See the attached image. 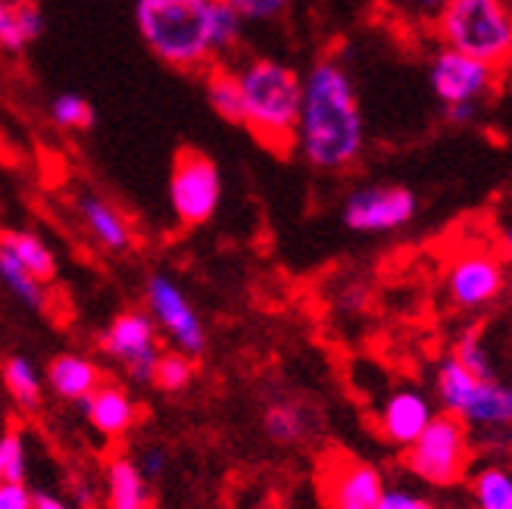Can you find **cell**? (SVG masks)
I'll return each instance as SVG.
<instances>
[{
	"label": "cell",
	"mask_w": 512,
	"mask_h": 509,
	"mask_svg": "<svg viewBox=\"0 0 512 509\" xmlns=\"http://www.w3.org/2000/svg\"><path fill=\"white\" fill-rule=\"evenodd\" d=\"M366 150L360 94L338 57H322L303 75V104L294 154L316 172H347Z\"/></svg>",
	"instance_id": "cell-1"
},
{
	"label": "cell",
	"mask_w": 512,
	"mask_h": 509,
	"mask_svg": "<svg viewBox=\"0 0 512 509\" xmlns=\"http://www.w3.org/2000/svg\"><path fill=\"white\" fill-rule=\"evenodd\" d=\"M244 94V129L278 157L294 154L303 75L272 57H253L238 66Z\"/></svg>",
	"instance_id": "cell-2"
},
{
	"label": "cell",
	"mask_w": 512,
	"mask_h": 509,
	"mask_svg": "<svg viewBox=\"0 0 512 509\" xmlns=\"http://www.w3.org/2000/svg\"><path fill=\"white\" fill-rule=\"evenodd\" d=\"M210 13L213 0H138L135 25L157 60L178 72H203L216 63Z\"/></svg>",
	"instance_id": "cell-3"
},
{
	"label": "cell",
	"mask_w": 512,
	"mask_h": 509,
	"mask_svg": "<svg viewBox=\"0 0 512 509\" xmlns=\"http://www.w3.org/2000/svg\"><path fill=\"white\" fill-rule=\"evenodd\" d=\"M434 394L441 413L488 438L512 435V385L497 378H478L447 353L434 369Z\"/></svg>",
	"instance_id": "cell-4"
},
{
	"label": "cell",
	"mask_w": 512,
	"mask_h": 509,
	"mask_svg": "<svg viewBox=\"0 0 512 509\" xmlns=\"http://www.w3.org/2000/svg\"><path fill=\"white\" fill-rule=\"evenodd\" d=\"M431 29L441 47L500 69L512 54V0H450Z\"/></svg>",
	"instance_id": "cell-5"
},
{
	"label": "cell",
	"mask_w": 512,
	"mask_h": 509,
	"mask_svg": "<svg viewBox=\"0 0 512 509\" xmlns=\"http://www.w3.org/2000/svg\"><path fill=\"white\" fill-rule=\"evenodd\" d=\"M472 460V431L447 413L434 416L422 435L400 450V466L428 488H456L469 478Z\"/></svg>",
	"instance_id": "cell-6"
},
{
	"label": "cell",
	"mask_w": 512,
	"mask_h": 509,
	"mask_svg": "<svg viewBox=\"0 0 512 509\" xmlns=\"http://www.w3.org/2000/svg\"><path fill=\"white\" fill-rule=\"evenodd\" d=\"M222 203L219 166L197 147H182L172 157L169 172V207L185 228L207 225Z\"/></svg>",
	"instance_id": "cell-7"
},
{
	"label": "cell",
	"mask_w": 512,
	"mask_h": 509,
	"mask_svg": "<svg viewBox=\"0 0 512 509\" xmlns=\"http://www.w3.org/2000/svg\"><path fill=\"white\" fill-rule=\"evenodd\" d=\"M144 310L157 325V332L172 344V350L191 356H203L207 350V325H203L191 297L172 275L153 272L144 282Z\"/></svg>",
	"instance_id": "cell-8"
},
{
	"label": "cell",
	"mask_w": 512,
	"mask_h": 509,
	"mask_svg": "<svg viewBox=\"0 0 512 509\" xmlns=\"http://www.w3.org/2000/svg\"><path fill=\"white\" fill-rule=\"evenodd\" d=\"M97 347L113 366H119L128 375V381H135V385H150L153 369H157L163 356L160 332H157V325H153V319L147 316V310L116 313L107 322L104 332H100Z\"/></svg>",
	"instance_id": "cell-9"
},
{
	"label": "cell",
	"mask_w": 512,
	"mask_h": 509,
	"mask_svg": "<svg viewBox=\"0 0 512 509\" xmlns=\"http://www.w3.org/2000/svg\"><path fill=\"white\" fill-rule=\"evenodd\" d=\"M384 475L347 450H328L316 469V491L325 509H378Z\"/></svg>",
	"instance_id": "cell-10"
},
{
	"label": "cell",
	"mask_w": 512,
	"mask_h": 509,
	"mask_svg": "<svg viewBox=\"0 0 512 509\" xmlns=\"http://www.w3.org/2000/svg\"><path fill=\"white\" fill-rule=\"evenodd\" d=\"M419 213V197L403 185H363L347 194L341 222L356 235L400 232Z\"/></svg>",
	"instance_id": "cell-11"
},
{
	"label": "cell",
	"mask_w": 512,
	"mask_h": 509,
	"mask_svg": "<svg viewBox=\"0 0 512 509\" xmlns=\"http://www.w3.org/2000/svg\"><path fill=\"white\" fill-rule=\"evenodd\" d=\"M428 85L434 97L447 107H481L484 97H491L500 85V69L481 63L459 50L441 47L428 63Z\"/></svg>",
	"instance_id": "cell-12"
},
{
	"label": "cell",
	"mask_w": 512,
	"mask_h": 509,
	"mask_svg": "<svg viewBox=\"0 0 512 509\" xmlns=\"http://www.w3.org/2000/svg\"><path fill=\"white\" fill-rule=\"evenodd\" d=\"M444 291L456 310H481L506 291V263L494 250L456 253L444 275Z\"/></svg>",
	"instance_id": "cell-13"
},
{
	"label": "cell",
	"mask_w": 512,
	"mask_h": 509,
	"mask_svg": "<svg viewBox=\"0 0 512 509\" xmlns=\"http://www.w3.org/2000/svg\"><path fill=\"white\" fill-rule=\"evenodd\" d=\"M434 416L438 410H434L428 394L419 388H397L384 397L378 410V435L397 450H406L431 425Z\"/></svg>",
	"instance_id": "cell-14"
},
{
	"label": "cell",
	"mask_w": 512,
	"mask_h": 509,
	"mask_svg": "<svg viewBox=\"0 0 512 509\" xmlns=\"http://www.w3.org/2000/svg\"><path fill=\"white\" fill-rule=\"evenodd\" d=\"M82 416L91 425L94 435L107 441H125L141 422V406L128 388L116 385V381H104V385L82 403Z\"/></svg>",
	"instance_id": "cell-15"
},
{
	"label": "cell",
	"mask_w": 512,
	"mask_h": 509,
	"mask_svg": "<svg viewBox=\"0 0 512 509\" xmlns=\"http://www.w3.org/2000/svg\"><path fill=\"white\" fill-rule=\"evenodd\" d=\"M75 213H79L85 232L97 247L107 253H128L135 247V228L125 219V213L104 194H79L75 200Z\"/></svg>",
	"instance_id": "cell-16"
},
{
	"label": "cell",
	"mask_w": 512,
	"mask_h": 509,
	"mask_svg": "<svg viewBox=\"0 0 512 509\" xmlns=\"http://www.w3.org/2000/svg\"><path fill=\"white\" fill-rule=\"evenodd\" d=\"M44 385L50 394L66 400V403H85L100 385H104V369L88 353L79 350H63L47 363Z\"/></svg>",
	"instance_id": "cell-17"
},
{
	"label": "cell",
	"mask_w": 512,
	"mask_h": 509,
	"mask_svg": "<svg viewBox=\"0 0 512 509\" xmlns=\"http://www.w3.org/2000/svg\"><path fill=\"white\" fill-rule=\"evenodd\" d=\"M104 506L107 509H153V491L144 472L128 453H113L104 466Z\"/></svg>",
	"instance_id": "cell-18"
},
{
	"label": "cell",
	"mask_w": 512,
	"mask_h": 509,
	"mask_svg": "<svg viewBox=\"0 0 512 509\" xmlns=\"http://www.w3.org/2000/svg\"><path fill=\"white\" fill-rule=\"evenodd\" d=\"M0 247H4L25 272H32L41 285H50L60 272L57 253L50 250L44 238L29 232V228H0Z\"/></svg>",
	"instance_id": "cell-19"
},
{
	"label": "cell",
	"mask_w": 512,
	"mask_h": 509,
	"mask_svg": "<svg viewBox=\"0 0 512 509\" xmlns=\"http://www.w3.org/2000/svg\"><path fill=\"white\" fill-rule=\"evenodd\" d=\"M263 431L278 447H300L313 431V416L297 400H272L263 410Z\"/></svg>",
	"instance_id": "cell-20"
},
{
	"label": "cell",
	"mask_w": 512,
	"mask_h": 509,
	"mask_svg": "<svg viewBox=\"0 0 512 509\" xmlns=\"http://www.w3.org/2000/svg\"><path fill=\"white\" fill-rule=\"evenodd\" d=\"M203 91H207V100L219 119L232 125H244V94H241V79L235 66L213 63L203 69Z\"/></svg>",
	"instance_id": "cell-21"
},
{
	"label": "cell",
	"mask_w": 512,
	"mask_h": 509,
	"mask_svg": "<svg viewBox=\"0 0 512 509\" xmlns=\"http://www.w3.org/2000/svg\"><path fill=\"white\" fill-rule=\"evenodd\" d=\"M0 381H4V391L10 394V400L22 413L41 410L44 375L38 372V366L32 360H25V356H7L4 366H0Z\"/></svg>",
	"instance_id": "cell-22"
},
{
	"label": "cell",
	"mask_w": 512,
	"mask_h": 509,
	"mask_svg": "<svg viewBox=\"0 0 512 509\" xmlns=\"http://www.w3.org/2000/svg\"><path fill=\"white\" fill-rule=\"evenodd\" d=\"M0 285H4L7 294H13L25 310H32V313L54 310V297H50L47 285H41L32 272H25L4 247H0Z\"/></svg>",
	"instance_id": "cell-23"
},
{
	"label": "cell",
	"mask_w": 512,
	"mask_h": 509,
	"mask_svg": "<svg viewBox=\"0 0 512 509\" xmlns=\"http://www.w3.org/2000/svg\"><path fill=\"white\" fill-rule=\"evenodd\" d=\"M469 497L475 509H512V472L503 466H481L469 475Z\"/></svg>",
	"instance_id": "cell-24"
},
{
	"label": "cell",
	"mask_w": 512,
	"mask_h": 509,
	"mask_svg": "<svg viewBox=\"0 0 512 509\" xmlns=\"http://www.w3.org/2000/svg\"><path fill=\"white\" fill-rule=\"evenodd\" d=\"M244 38V19L225 4V0H213V13H210V44H213V57L216 63H225L228 54H235L238 44Z\"/></svg>",
	"instance_id": "cell-25"
},
{
	"label": "cell",
	"mask_w": 512,
	"mask_h": 509,
	"mask_svg": "<svg viewBox=\"0 0 512 509\" xmlns=\"http://www.w3.org/2000/svg\"><path fill=\"white\" fill-rule=\"evenodd\" d=\"M197 378V360L178 353V350H163L157 369H153L150 385L163 394H185Z\"/></svg>",
	"instance_id": "cell-26"
},
{
	"label": "cell",
	"mask_w": 512,
	"mask_h": 509,
	"mask_svg": "<svg viewBox=\"0 0 512 509\" xmlns=\"http://www.w3.org/2000/svg\"><path fill=\"white\" fill-rule=\"evenodd\" d=\"M50 119H54L57 129L63 132H85L94 125V110L82 94H57L54 104H50Z\"/></svg>",
	"instance_id": "cell-27"
},
{
	"label": "cell",
	"mask_w": 512,
	"mask_h": 509,
	"mask_svg": "<svg viewBox=\"0 0 512 509\" xmlns=\"http://www.w3.org/2000/svg\"><path fill=\"white\" fill-rule=\"evenodd\" d=\"M450 356L463 369H469L472 375H478V378H497L491 350H488V344H484V335L481 332H466L463 338L453 344Z\"/></svg>",
	"instance_id": "cell-28"
},
{
	"label": "cell",
	"mask_w": 512,
	"mask_h": 509,
	"mask_svg": "<svg viewBox=\"0 0 512 509\" xmlns=\"http://www.w3.org/2000/svg\"><path fill=\"white\" fill-rule=\"evenodd\" d=\"M0 466H4V481H25L29 475V444L19 428L0 435Z\"/></svg>",
	"instance_id": "cell-29"
},
{
	"label": "cell",
	"mask_w": 512,
	"mask_h": 509,
	"mask_svg": "<svg viewBox=\"0 0 512 509\" xmlns=\"http://www.w3.org/2000/svg\"><path fill=\"white\" fill-rule=\"evenodd\" d=\"M244 22H272L291 7V0H225Z\"/></svg>",
	"instance_id": "cell-30"
},
{
	"label": "cell",
	"mask_w": 512,
	"mask_h": 509,
	"mask_svg": "<svg viewBox=\"0 0 512 509\" xmlns=\"http://www.w3.org/2000/svg\"><path fill=\"white\" fill-rule=\"evenodd\" d=\"M29 44L22 41V32H19V22H16V4L10 0H0V50H7V54H19Z\"/></svg>",
	"instance_id": "cell-31"
},
{
	"label": "cell",
	"mask_w": 512,
	"mask_h": 509,
	"mask_svg": "<svg viewBox=\"0 0 512 509\" xmlns=\"http://www.w3.org/2000/svg\"><path fill=\"white\" fill-rule=\"evenodd\" d=\"M16 22H19V32H22V41L32 44L41 38L44 32V16H41V7L35 0H19L16 4Z\"/></svg>",
	"instance_id": "cell-32"
},
{
	"label": "cell",
	"mask_w": 512,
	"mask_h": 509,
	"mask_svg": "<svg viewBox=\"0 0 512 509\" xmlns=\"http://www.w3.org/2000/svg\"><path fill=\"white\" fill-rule=\"evenodd\" d=\"M0 509H35V491L25 481H0Z\"/></svg>",
	"instance_id": "cell-33"
},
{
	"label": "cell",
	"mask_w": 512,
	"mask_h": 509,
	"mask_svg": "<svg viewBox=\"0 0 512 509\" xmlns=\"http://www.w3.org/2000/svg\"><path fill=\"white\" fill-rule=\"evenodd\" d=\"M135 463H138V469L144 472L147 481H160L166 475V469H169V453L163 447H157V444H150V447L141 450V456Z\"/></svg>",
	"instance_id": "cell-34"
},
{
	"label": "cell",
	"mask_w": 512,
	"mask_h": 509,
	"mask_svg": "<svg viewBox=\"0 0 512 509\" xmlns=\"http://www.w3.org/2000/svg\"><path fill=\"white\" fill-rule=\"evenodd\" d=\"M378 509H431V503L406 488H384V497L378 503Z\"/></svg>",
	"instance_id": "cell-35"
},
{
	"label": "cell",
	"mask_w": 512,
	"mask_h": 509,
	"mask_svg": "<svg viewBox=\"0 0 512 509\" xmlns=\"http://www.w3.org/2000/svg\"><path fill=\"white\" fill-rule=\"evenodd\" d=\"M72 506L75 509H97L100 506V491L91 485L88 478H75L72 481Z\"/></svg>",
	"instance_id": "cell-36"
},
{
	"label": "cell",
	"mask_w": 512,
	"mask_h": 509,
	"mask_svg": "<svg viewBox=\"0 0 512 509\" xmlns=\"http://www.w3.org/2000/svg\"><path fill=\"white\" fill-rule=\"evenodd\" d=\"M400 4H403V10H409L413 16L434 22V16H438L450 4V0H400Z\"/></svg>",
	"instance_id": "cell-37"
},
{
	"label": "cell",
	"mask_w": 512,
	"mask_h": 509,
	"mask_svg": "<svg viewBox=\"0 0 512 509\" xmlns=\"http://www.w3.org/2000/svg\"><path fill=\"white\" fill-rule=\"evenodd\" d=\"M478 113H481V107H447L444 110L450 125H472L478 119Z\"/></svg>",
	"instance_id": "cell-38"
},
{
	"label": "cell",
	"mask_w": 512,
	"mask_h": 509,
	"mask_svg": "<svg viewBox=\"0 0 512 509\" xmlns=\"http://www.w3.org/2000/svg\"><path fill=\"white\" fill-rule=\"evenodd\" d=\"M35 509H75L69 500L57 497V494H47V491H35Z\"/></svg>",
	"instance_id": "cell-39"
},
{
	"label": "cell",
	"mask_w": 512,
	"mask_h": 509,
	"mask_svg": "<svg viewBox=\"0 0 512 509\" xmlns=\"http://www.w3.org/2000/svg\"><path fill=\"white\" fill-rule=\"evenodd\" d=\"M500 257L503 263H512V222L500 232Z\"/></svg>",
	"instance_id": "cell-40"
},
{
	"label": "cell",
	"mask_w": 512,
	"mask_h": 509,
	"mask_svg": "<svg viewBox=\"0 0 512 509\" xmlns=\"http://www.w3.org/2000/svg\"><path fill=\"white\" fill-rule=\"evenodd\" d=\"M500 82L512 91V54L506 57V63L500 66Z\"/></svg>",
	"instance_id": "cell-41"
},
{
	"label": "cell",
	"mask_w": 512,
	"mask_h": 509,
	"mask_svg": "<svg viewBox=\"0 0 512 509\" xmlns=\"http://www.w3.org/2000/svg\"><path fill=\"white\" fill-rule=\"evenodd\" d=\"M431 509H453V506H434V503H431Z\"/></svg>",
	"instance_id": "cell-42"
},
{
	"label": "cell",
	"mask_w": 512,
	"mask_h": 509,
	"mask_svg": "<svg viewBox=\"0 0 512 509\" xmlns=\"http://www.w3.org/2000/svg\"><path fill=\"white\" fill-rule=\"evenodd\" d=\"M0 481H4V466H0Z\"/></svg>",
	"instance_id": "cell-43"
},
{
	"label": "cell",
	"mask_w": 512,
	"mask_h": 509,
	"mask_svg": "<svg viewBox=\"0 0 512 509\" xmlns=\"http://www.w3.org/2000/svg\"><path fill=\"white\" fill-rule=\"evenodd\" d=\"M10 4H19V0H10Z\"/></svg>",
	"instance_id": "cell-44"
}]
</instances>
